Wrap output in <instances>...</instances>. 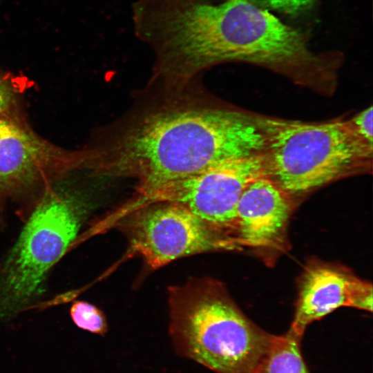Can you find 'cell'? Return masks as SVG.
<instances>
[{
	"label": "cell",
	"instance_id": "cell-6",
	"mask_svg": "<svg viewBox=\"0 0 373 373\" xmlns=\"http://www.w3.org/2000/svg\"><path fill=\"white\" fill-rule=\"evenodd\" d=\"M135 210L125 222L131 248L153 269L188 256L240 248L233 236L180 204L155 202Z\"/></svg>",
	"mask_w": 373,
	"mask_h": 373
},
{
	"label": "cell",
	"instance_id": "cell-14",
	"mask_svg": "<svg viewBox=\"0 0 373 373\" xmlns=\"http://www.w3.org/2000/svg\"><path fill=\"white\" fill-rule=\"evenodd\" d=\"M15 103L13 88L8 80L0 75V115L14 110Z\"/></svg>",
	"mask_w": 373,
	"mask_h": 373
},
{
	"label": "cell",
	"instance_id": "cell-12",
	"mask_svg": "<svg viewBox=\"0 0 373 373\" xmlns=\"http://www.w3.org/2000/svg\"><path fill=\"white\" fill-rule=\"evenodd\" d=\"M267 10L291 19L312 14L320 0H252Z\"/></svg>",
	"mask_w": 373,
	"mask_h": 373
},
{
	"label": "cell",
	"instance_id": "cell-11",
	"mask_svg": "<svg viewBox=\"0 0 373 373\" xmlns=\"http://www.w3.org/2000/svg\"><path fill=\"white\" fill-rule=\"evenodd\" d=\"M71 318L79 328L104 336L108 332L106 318L95 305L83 300L75 301L70 309Z\"/></svg>",
	"mask_w": 373,
	"mask_h": 373
},
{
	"label": "cell",
	"instance_id": "cell-7",
	"mask_svg": "<svg viewBox=\"0 0 373 373\" xmlns=\"http://www.w3.org/2000/svg\"><path fill=\"white\" fill-rule=\"evenodd\" d=\"M80 151H69L35 133L14 110L0 115V197L28 193L81 170Z\"/></svg>",
	"mask_w": 373,
	"mask_h": 373
},
{
	"label": "cell",
	"instance_id": "cell-9",
	"mask_svg": "<svg viewBox=\"0 0 373 373\" xmlns=\"http://www.w3.org/2000/svg\"><path fill=\"white\" fill-rule=\"evenodd\" d=\"M291 211L290 196L267 175L251 182L236 210L234 235L239 247L262 249L281 239Z\"/></svg>",
	"mask_w": 373,
	"mask_h": 373
},
{
	"label": "cell",
	"instance_id": "cell-1",
	"mask_svg": "<svg viewBox=\"0 0 373 373\" xmlns=\"http://www.w3.org/2000/svg\"><path fill=\"white\" fill-rule=\"evenodd\" d=\"M265 147L259 118L178 97L148 106L117 124L99 144L84 150V170L134 179L136 188L144 187L261 154Z\"/></svg>",
	"mask_w": 373,
	"mask_h": 373
},
{
	"label": "cell",
	"instance_id": "cell-13",
	"mask_svg": "<svg viewBox=\"0 0 373 373\" xmlns=\"http://www.w3.org/2000/svg\"><path fill=\"white\" fill-rule=\"evenodd\" d=\"M347 122L354 134L372 149V106L360 112Z\"/></svg>",
	"mask_w": 373,
	"mask_h": 373
},
{
	"label": "cell",
	"instance_id": "cell-10",
	"mask_svg": "<svg viewBox=\"0 0 373 373\" xmlns=\"http://www.w3.org/2000/svg\"><path fill=\"white\" fill-rule=\"evenodd\" d=\"M301 338L291 329L274 335L257 373H309L301 352Z\"/></svg>",
	"mask_w": 373,
	"mask_h": 373
},
{
	"label": "cell",
	"instance_id": "cell-8",
	"mask_svg": "<svg viewBox=\"0 0 373 373\" xmlns=\"http://www.w3.org/2000/svg\"><path fill=\"white\" fill-rule=\"evenodd\" d=\"M343 306L372 312V285L329 265H313L303 277L290 329L303 336L309 324Z\"/></svg>",
	"mask_w": 373,
	"mask_h": 373
},
{
	"label": "cell",
	"instance_id": "cell-2",
	"mask_svg": "<svg viewBox=\"0 0 373 373\" xmlns=\"http://www.w3.org/2000/svg\"><path fill=\"white\" fill-rule=\"evenodd\" d=\"M169 331L176 352L216 373H257L274 335L250 321L218 283L170 287Z\"/></svg>",
	"mask_w": 373,
	"mask_h": 373
},
{
	"label": "cell",
	"instance_id": "cell-4",
	"mask_svg": "<svg viewBox=\"0 0 373 373\" xmlns=\"http://www.w3.org/2000/svg\"><path fill=\"white\" fill-rule=\"evenodd\" d=\"M84 213L69 186H45L0 268V321L26 308L41 293L51 267L75 239Z\"/></svg>",
	"mask_w": 373,
	"mask_h": 373
},
{
	"label": "cell",
	"instance_id": "cell-5",
	"mask_svg": "<svg viewBox=\"0 0 373 373\" xmlns=\"http://www.w3.org/2000/svg\"><path fill=\"white\" fill-rule=\"evenodd\" d=\"M267 175L263 153L227 161L198 173L136 188L132 209L155 202L180 204L235 238L239 199L254 180ZM236 239V238H235Z\"/></svg>",
	"mask_w": 373,
	"mask_h": 373
},
{
	"label": "cell",
	"instance_id": "cell-3",
	"mask_svg": "<svg viewBox=\"0 0 373 373\" xmlns=\"http://www.w3.org/2000/svg\"><path fill=\"white\" fill-rule=\"evenodd\" d=\"M259 119L265 135L267 176L289 196L333 182L372 158V149L347 121Z\"/></svg>",
	"mask_w": 373,
	"mask_h": 373
}]
</instances>
